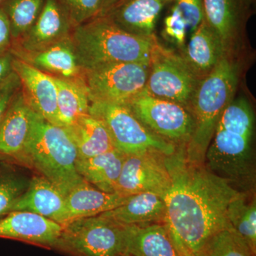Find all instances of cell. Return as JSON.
<instances>
[{
	"mask_svg": "<svg viewBox=\"0 0 256 256\" xmlns=\"http://www.w3.org/2000/svg\"><path fill=\"white\" fill-rule=\"evenodd\" d=\"M78 152L66 128L34 111L31 130L20 161H25L66 195L84 182L76 170Z\"/></svg>",
	"mask_w": 256,
	"mask_h": 256,
	"instance_id": "5",
	"label": "cell"
},
{
	"mask_svg": "<svg viewBox=\"0 0 256 256\" xmlns=\"http://www.w3.org/2000/svg\"><path fill=\"white\" fill-rule=\"evenodd\" d=\"M124 234L131 256H180L165 223L124 226Z\"/></svg>",
	"mask_w": 256,
	"mask_h": 256,
	"instance_id": "18",
	"label": "cell"
},
{
	"mask_svg": "<svg viewBox=\"0 0 256 256\" xmlns=\"http://www.w3.org/2000/svg\"><path fill=\"white\" fill-rule=\"evenodd\" d=\"M166 156L146 152L124 156L116 193L131 196L142 192H154L165 196L171 184Z\"/></svg>",
	"mask_w": 256,
	"mask_h": 256,
	"instance_id": "11",
	"label": "cell"
},
{
	"mask_svg": "<svg viewBox=\"0 0 256 256\" xmlns=\"http://www.w3.org/2000/svg\"><path fill=\"white\" fill-rule=\"evenodd\" d=\"M30 180L10 170H0V217L12 212Z\"/></svg>",
	"mask_w": 256,
	"mask_h": 256,
	"instance_id": "30",
	"label": "cell"
},
{
	"mask_svg": "<svg viewBox=\"0 0 256 256\" xmlns=\"http://www.w3.org/2000/svg\"><path fill=\"white\" fill-rule=\"evenodd\" d=\"M12 60L9 56H0V87L2 86L8 77L11 70Z\"/></svg>",
	"mask_w": 256,
	"mask_h": 256,
	"instance_id": "36",
	"label": "cell"
},
{
	"mask_svg": "<svg viewBox=\"0 0 256 256\" xmlns=\"http://www.w3.org/2000/svg\"><path fill=\"white\" fill-rule=\"evenodd\" d=\"M11 34L9 18L0 6V50L8 44Z\"/></svg>",
	"mask_w": 256,
	"mask_h": 256,
	"instance_id": "35",
	"label": "cell"
},
{
	"mask_svg": "<svg viewBox=\"0 0 256 256\" xmlns=\"http://www.w3.org/2000/svg\"><path fill=\"white\" fill-rule=\"evenodd\" d=\"M12 212H30L62 226L69 222L66 195L42 175L30 178L26 192Z\"/></svg>",
	"mask_w": 256,
	"mask_h": 256,
	"instance_id": "15",
	"label": "cell"
},
{
	"mask_svg": "<svg viewBox=\"0 0 256 256\" xmlns=\"http://www.w3.org/2000/svg\"><path fill=\"white\" fill-rule=\"evenodd\" d=\"M254 132L252 104L244 96L235 97L220 116L205 156L212 172L245 193L255 184Z\"/></svg>",
	"mask_w": 256,
	"mask_h": 256,
	"instance_id": "2",
	"label": "cell"
},
{
	"mask_svg": "<svg viewBox=\"0 0 256 256\" xmlns=\"http://www.w3.org/2000/svg\"><path fill=\"white\" fill-rule=\"evenodd\" d=\"M196 256H255L242 239L230 229L216 234Z\"/></svg>",
	"mask_w": 256,
	"mask_h": 256,
	"instance_id": "29",
	"label": "cell"
},
{
	"mask_svg": "<svg viewBox=\"0 0 256 256\" xmlns=\"http://www.w3.org/2000/svg\"><path fill=\"white\" fill-rule=\"evenodd\" d=\"M72 24L60 0H45L41 12L26 33L25 46L34 50L45 48L65 36Z\"/></svg>",
	"mask_w": 256,
	"mask_h": 256,
	"instance_id": "22",
	"label": "cell"
},
{
	"mask_svg": "<svg viewBox=\"0 0 256 256\" xmlns=\"http://www.w3.org/2000/svg\"><path fill=\"white\" fill-rule=\"evenodd\" d=\"M248 193H242L229 204L227 220L230 230L256 254V203L255 198L248 201Z\"/></svg>",
	"mask_w": 256,
	"mask_h": 256,
	"instance_id": "27",
	"label": "cell"
},
{
	"mask_svg": "<svg viewBox=\"0 0 256 256\" xmlns=\"http://www.w3.org/2000/svg\"><path fill=\"white\" fill-rule=\"evenodd\" d=\"M12 100L0 124V156L20 160L31 130L34 110L25 97Z\"/></svg>",
	"mask_w": 256,
	"mask_h": 256,
	"instance_id": "17",
	"label": "cell"
},
{
	"mask_svg": "<svg viewBox=\"0 0 256 256\" xmlns=\"http://www.w3.org/2000/svg\"><path fill=\"white\" fill-rule=\"evenodd\" d=\"M18 78L16 74L10 75L0 87V124L12 100L15 90L18 88Z\"/></svg>",
	"mask_w": 256,
	"mask_h": 256,
	"instance_id": "34",
	"label": "cell"
},
{
	"mask_svg": "<svg viewBox=\"0 0 256 256\" xmlns=\"http://www.w3.org/2000/svg\"><path fill=\"white\" fill-rule=\"evenodd\" d=\"M171 234V233H170ZM173 242H174L175 246L178 249V254L180 256H196L192 250H190L181 240L175 236L173 234H171Z\"/></svg>",
	"mask_w": 256,
	"mask_h": 256,
	"instance_id": "37",
	"label": "cell"
},
{
	"mask_svg": "<svg viewBox=\"0 0 256 256\" xmlns=\"http://www.w3.org/2000/svg\"><path fill=\"white\" fill-rule=\"evenodd\" d=\"M70 22L77 26L100 16L104 0H60Z\"/></svg>",
	"mask_w": 256,
	"mask_h": 256,
	"instance_id": "32",
	"label": "cell"
},
{
	"mask_svg": "<svg viewBox=\"0 0 256 256\" xmlns=\"http://www.w3.org/2000/svg\"><path fill=\"white\" fill-rule=\"evenodd\" d=\"M121 0H104V5H102V10L100 16L105 15L111 8H114V5L117 4Z\"/></svg>",
	"mask_w": 256,
	"mask_h": 256,
	"instance_id": "38",
	"label": "cell"
},
{
	"mask_svg": "<svg viewBox=\"0 0 256 256\" xmlns=\"http://www.w3.org/2000/svg\"><path fill=\"white\" fill-rule=\"evenodd\" d=\"M12 66L24 86L28 96L25 98L32 110L48 122L62 126L57 112V90L54 77L24 60H12Z\"/></svg>",
	"mask_w": 256,
	"mask_h": 256,
	"instance_id": "13",
	"label": "cell"
},
{
	"mask_svg": "<svg viewBox=\"0 0 256 256\" xmlns=\"http://www.w3.org/2000/svg\"><path fill=\"white\" fill-rule=\"evenodd\" d=\"M151 132L175 146H188L195 122L188 108L144 90L124 104Z\"/></svg>",
	"mask_w": 256,
	"mask_h": 256,
	"instance_id": "9",
	"label": "cell"
},
{
	"mask_svg": "<svg viewBox=\"0 0 256 256\" xmlns=\"http://www.w3.org/2000/svg\"><path fill=\"white\" fill-rule=\"evenodd\" d=\"M169 12L163 22V36L180 48L185 46L186 36L190 32L188 22L182 13L174 4H172Z\"/></svg>",
	"mask_w": 256,
	"mask_h": 256,
	"instance_id": "31",
	"label": "cell"
},
{
	"mask_svg": "<svg viewBox=\"0 0 256 256\" xmlns=\"http://www.w3.org/2000/svg\"><path fill=\"white\" fill-rule=\"evenodd\" d=\"M124 156L114 150L87 159H78L76 166L86 182L106 193H116Z\"/></svg>",
	"mask_w": 256,
	"mask_h": 256,
	"instance_id": "23",
	"label": "cell"
},
{
	"mask_svg": "<svg viewBox=\"0 0 256 256\" xmlns=\"http://www.w3.org/2000/svg\"><path fill=\"white\" fill-rule=\"evenodd\" d=\"M131 256L129 255V254H122V255H120V256Z\"/></svg>",
	"mask_w": 256,
	"mask_h": 256,
	"instance_id": "39",
	"label": "cell"
},
{
	"mask_svg": "<svg viewBox=\"0 0 256 256\" xmlns=\"http://www.w3.org/2000/svg\"><path fill=\"white\" fill-rule=\"evenodd\" d=\"M129 196L106 193L84 181L66 195L69 222L114 210L124 203Z\"/></svg>",
	"mask_w": 256,
	"mask_h": 256,
	"instance_id": "21",
	"label": "cell"
},
{
	"mask_svg": "<svg viewBox=\"0 0 256 256\" xmlns=\"http://www.w3.org/2000/svg\"><path fill=\"white\" fill-rule=\"evenodd\" d=\"M45 0H3L2 6L9 18L14 37L28 33L41 12Z\"/></svg>",
	"mask_w": 256,
	"mask_h": 256,
	"instance_id": "28",
	"label": "cell"
},
{
	"mask_svg": "<svg viewBox=\"0 0 256 256\" xmlns=\"http://www.w3.org/2000/svg\"><path fill=\"white\" fill-rule=\"evenodd\" d=\"M255 0H204V21L222 42L226 54L236 56Z\"/></svg>",
	"mask_w": 256,
	"mask_h": 256,
	"instance_id": "12",
	"label": "cell"
},
{
	"mask_svg": "<svg viewBox=\"0 0 256 256\" xmlns=\"http://www.w3.org/2000/svg\"><path fill=\"white\" fill-rule=\"evenodd\" d=\"M88 114L104 124L114 149L124 156L158 152L169 156L178 146L151 132L126 106L90 102Z\"/></svg>",
	"mask_w": 256,
	"mask_h": 256,
	"instance_id": "6",
	"label": "cell"
},
{
	"mask_svg": "<svg viewBox=\"0 0 256 256\" xmlns=\"http://www.w3.org/2000/svg\"><path fill=\"white\" fill-rule=\"evenodd\" d=\"M3 2V0H0V4H2V2Z\"/></svg>",
	"mask_w": 256,
	"mask_h": 256,
	"instance_id": "40",
	"label": "cell"
},
{
	"mask_svg": "<svg viewBox=\"0 0 256 256\" xmlns=\"http://www.w3.org/2000/svg\"><path fill=\"white\" fill-rule=\"evenodd\" d=\"M150 64L114 63L86 69L82 82L90 102L124 105L146 89Z\"/></svg>",
	"mask_w": 256,
	"mask_h": 256,
	"instance_id": "8",
	"label": "cell"
},
{
	"mask_svg": "<svg viewBox=\"0 0 256 256\" xmlns=\"http://www.w3.org/2000/svg\"><path fill=\"white\" fill-rule=\"evenodd\" d=\"M185 146L166 156L171 184L164 196V223L194 254L216 234L230 229L229 204L244 192L214 174L205 164L188 161Z\"/></svg>",
	"mask_w": 256,
	"mask_h": 256,
	"instance_id": "1",
	"label": "cell"
},
{
	"mask_svg": "<svg viewBox=\"0 0 256 256\" xmlns=\"http://www.w3.org/2000/svg\"><path fill=\"white\" fill-rule=\"evenodd\" d=\"M182 58L200 79L210 73L226 54L222 42L214 32L203 22L193 32L184 47Z\"/></svg>",
	"mask_w": 256,
	"mask_h": 256,
	"instance_id": "19",
	"label": "cell"
},
{
	"mask_svg": "<svg viewBox=\"0 0 256 256\" xmlns=\"http://www.w3.org/2000/svg\"><path fill=\"white\" fill-rule=\"evenodd\" d=\"M31 65L40 70L58 74L64 79L74 80L80 73V64L72 44L57 42L42 48L32 56Z\"/></svg>",
	"mask_w": 256,
	"mask_h": 256,
	"instance_id": "26",
	"label": "cell"
},
{
	"mask_svg": "<svg viewBox=\"0 0 256 256\" xmlns=\"http://www.w3.org/2000/svg\"><path fill=\"white\" fill-rule=\"evenodd\" d=\"M74 48L84 70L114 63L150 64L159 46L156 37H143L124 31L108 18L99 16L76 26Z\"/></svg>",
	"mask_w": 256,
	"mask_h": 256,
	"instance_id": "4",
	"label": "cell"
},
{
	"mask_svg": "<svg viewBox=\"0 0 256 256\" xmlns=\"http://www.w3.org/2000/svg\"><path fill=\"white\" fill-rule=\"evenodd\" d=\"M101 214L124 226L164 223L166 203L162 195L142 192L131 195L120 206Z\"/></svg>",
	"mask_w": 256,
	"mask_h": 256,
	"instance_id": "20",
	"label": "cell"
},
{
	"mask_svg": "<svg viewBox=\"0 0 256 256\" xmlns=\"http://www.w3.org/2000/svg\"><path fill=\"white\" fill-rule=\"evenodd\" d=\"M54 248L70 256H119L126 254L124 226L102 214L72 220Z\"/></svg>",
	"mask_w": 256,
	"mask_h": 256,
	"instance_id": "7",
	"label": "cell"
},
{
	"mask_svg": "<svg viewBox=\"0 0 256 256\" xmlns=\"http://www.w3.org/2000/svg\"><path fill=\"white\" fill-rule=\"evenodd\" d=\"M170 4H174L182 13L188 22L190 32H192L204 20V0H171Z\"/></svg>",
	"mask_w": 256,
	"mask_h": 256,
	"instance_id": "33",
	"label": "cell"
},
{
	"mask_svg": "<svg viewBox=\"0 0 256 256\" xmlns=\"http://www.w3.org/2000/svg\"><path fill=\"white\" fill-rule=\"evenodd\" d=\"M57 90V112L60 126L67 128L88 114L90 101L84 82L54 77Z\"/></svg>",
	"mask_w": 256,
	"mask_h": 256,
	"instance_id": "25",
	"label": "cell"
},
{
	"mask_svg": "<svg viewBox=\"0 0 256 256\" xmlns=\"http://www.w3.org/2000/svg\"><path fill=\"white\" fill-rule=\"evenodd\" d=\"M171 0H121L104 16L124 31L143 37L154 36L156 22Z\"/></svg>",
	"mask_w": 256,
	"mask_h": 256,
	"instance_id": "16",
	"label": "cell"
},
{
	"mask_svg": "<svg viewBox=\"0 0 256 256\" xmlns=\"http://www.w3.org/2000/svg\"><path fill=\"white\" fill-rule=\"evenodd\" d=\"M240 65L236 55H226L198 82L190 110L195 122L193 136L185 148L188 161L204 164L216 127L238 88Z\"/></svg>",
	"mask_w": 256,
	"mask_h": 256,
	"instance_id": "3",
	"label": "cell"
},
{
	"mask_svg": "<svg viewBox=\"0 0 256 256\" xmlns=\"http://www.w3.org/2000/svg\"><path fill=\"white\" fill-rule=\"evenodd\" d=\"M200 80L182 57L159 44L150 64L144 90L154 97L172 101L190 109Z\"/></svg>",
	"mask_w": 256,
	"mask_h": 256,
	"instance_id": "10",
	"label": "cell"
},
{
	"mask_svg": "<svg viewBox=\"0 0 256 256\" xmlns=\"http://www.w3.org/2000/svg\"><path fill=\"white\" fill-rule=\"evenodd\" d=\"M66 128L76 148L78 159H87L116 150L105 126L90 114H84Z\"/></svg>",
	"mask_w": 256,
	"mask_h": 256,
	"instance_id": "24",
	"label": "cell"
},
{
	"mask_svg": "<svg viewBox=\"0 0 256 256\" xmlns=\"http://www.w3.org/2000/svg\"><path fill=\"white\" fill-rule=\"evenodd\" d=\"M63 226L28 212L0 217V237L54 248Z\"/></svg>",
	"mask_w": 256,
	"mask_h": 256,
	"instance_id": "14",
	"label": "cell"
}]
</instances>
